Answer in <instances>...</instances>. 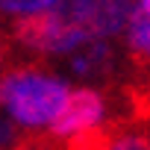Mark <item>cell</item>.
Here are the masks:
<instances>
[{"label":"cell","instance_id":"obj_1","mask_svg":"<svg viewBox=\"0 0 150 150\" xmlns=\"http://www.w3.org/2000/svg\"><path fill=\"white\" fill-rule=\"evenodd\" d=\"M68 86L44 71L33 68H12L0 80V103L3 109L24 124L27 129H44V124H53L59 109L68 100Z\"/></svg>","mask_w":150,"mask_h":150},{"label":"cell","instance_id":"obj_2","mask_svg":"<svg viewBox=\"0 0 150 150\" xmlns=\"http://www.w3.org/2000/svg\"><path fill=\"white\" fill-rule=\"evenodd\" d=\"M12 35L18 44H24L27 50H35V53H74L94 38L80 24L68 21L62 9L21 15L12 27Z\"/></svg>","mask_w":150,"mask_h":150},{"label":"cell","instance_id":"obj_3","mask_svg":"<svg viewBox=\"0 0 150 150\" xmlns=\"http://www.w3.org/2000/svg\"><path fill=\"white\" fill-rule=\"evenodd\" d=\"M59 9L68 21L80 24L94 38H112L124 33L135 12L132 0H65Z\"/></svg>","mask_w":150,"mask_h":150},{"label":"cell","instance_id":"obj_4","mask_svg":"<svg viewBox=\"0 0 150 150\" xmlns=\"http://www.w3.org/2000/svg\"><path fill=\"white\" fill-rule=\"evenodd\" d=\"M106 115V100L97 88H74L65 100V106L59 109V115L50 124V135L53 138H71L88 132L94 127L103 124Z\"/></svg>","mask_w":150,"mask_h":150},{"label":"cell","instance_id":"obj_5","mask_svg":"<svg viewBox=\"0 0 150 150\" xmlns=\"http://www.w3.org/2000/svg\"><path fill=\"white\" fill-rule=\"evenodd\" d=\"M71 68L80 77H103L112 68V50L106 38H91L86 47H80V53L71 59Z\"/></svg>","mask_w":150,"mask_h":150},{"label":"cell","instance_id":"obj_6","mask_svg":"<svg viewBox=\"0 0 150 150\" xmlns=\"http://www.w3.org/2000/svg\"><path fill=\"white\" fill-rule=\"evenodd\" d=\"M65 0H0V9L6 15H33V12H47V9H59Z\"/></svg>","mask_w":150,"mask_h":150},{"label":"cell","instance_id":"obj_7","mask_svg":"<svg viewBox=\"0 0 150 150\" xmlns=\"http://www.w3.org/2000/svg\"><path fill=\"white\" fill-rule=\"evenodd\" d=\"M138 9H141V12H147V15H150V0H138Z\"/></svg>","mask_w":150,"mask_h":150},{"label":"cell","instance_id":"obj_8","mask_svg":"<svg viewBox=\"0 0 150 150\" xmlns=\"http://www.w3.org/2000/svg\"><path fill=\"white\" fill-rule=\"evenodd\" d=\"M6 62V44H3V38H0V65Z\"/></svg>","mask_w":150,"mask_h":150}]
</instances>
